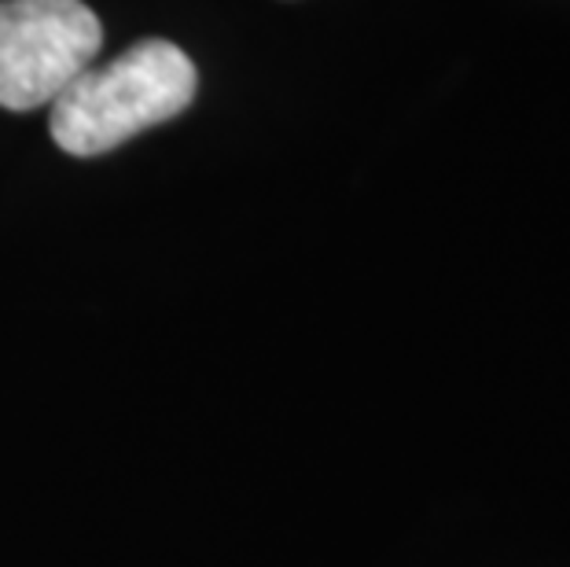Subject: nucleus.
Masks as SVG:
<instances>
[{
  "mask_svg": "<svg viewBox=\"0 0 570 567\" xmlns=\"http://www.w3.org/2000/svg\"><path fill=\"white\" fill-rule=\"evenodd\" d=\"M104 27L81 0H0V107L52 104L92 67Z\"/></svg>",
  "mask_w": 570,
  "mask_h": 567,
  "instance_id": "f03ea898",
  "label": "nucleus"
},
{
  "mask_svg": "<svg viewBox=\"0 0 570 567\" xmlns=\"http://www.w3.org/2000/svg\"><path fill=\"white\" fill-rule=\"evenodd\" d=\"M196 89L191 59L174 41L151 38L70 81L52 100L48 133L67 155L89 159L177 118L196 100Z\"/></svg>",
  "mask_w": 570,
  "mask_h": 567,
  "instance_id": "f257e3e1",
  "label": "nucleus"
}]
</instances>
